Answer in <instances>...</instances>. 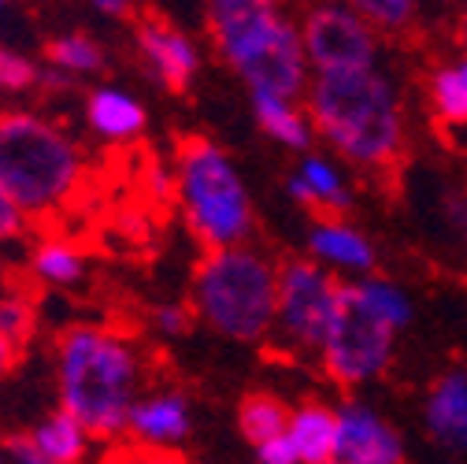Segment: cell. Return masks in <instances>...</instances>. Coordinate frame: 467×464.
<instances>
[{
	"instance_id": "cell-1",
	"label": "cell",
	"mask_w": 467,
	"mask_h": 464,
	"mask_svg": "<svg viewBox=\"0 0 467 464\" xmlns=\"http://www.w3.org/2000/svg\"><path fill=\"white\" fill-rule=\"evenodd\" d=\"M60 413L82 424L89 438L119 442L138 401L141 364L130 342L108 327L78 323L56 342Z\"/></svg>"
},
{
	"instance_id": "cell-2",
	"label": "cell",
	"mask_w": 467,
	"mask_h": 464,
	"mask_svg": "<svg viewBox=\"0 0 467 464\" xmlns=\"http://www.w3.org/2000/svg\"><path fill=\"white\" fill-rule=\"evenodd\" d=\"M308 115L319 134L360 167H386L404 145L400 100L379 68L316 75Z\"/></svg>"
},
{
	"instance_id": "cell-3",
	"label": "cell",
	"mask_w": 467,
	"mask_h": 464,
	"mask_svg": "<svg viewBox=\"0 0 467 464\" xmlns=\"http://www.w3.org/2000/svg\"><path fill=\"white\" fill-rule=\"evenodd\" d=\"M86 183L78 145L34 111H0V190L26 219L67 208Z\"/></svg>"
},
{
	"instance_id": "cell-4",
	"label": "cell",
	"mask_w": 467,
	"mask_h": 464,
	"mask_svg": "<svg viewBox=\"0 0 467 464\" xmlns=\"http://www.w3.org/2000/svg\"><path fill=\"white\" fill-rule=\"evenodd\" d=\"M208 34L223 60L238 71L253 93L294 100L308 82V56L301 26L264 0H215L208 5Z\"/></svg>"
},
{
	"instance_id": "cell-5",
	"label": "cell",
	"mask_w": 467,
	"mask_h": 464,
	"mask_svg": "<svg viewBox=\"0 0 467 464\" xmlns=\"http://www.w3.org/2000/svg\"><path fill=\"white\" fill-rule=\"evenodd\" d=\"M193 312L226 338H264L278 312V268L249 246L208 253L193 279Z\"/></svg>"
},
{
	"instance_id": "cell-6",
	"label": "cell",
	"mask_w": 467,
	"mask_h": 464,
	"mask_svg": "<svg viewBox=\"0 0 467 464\" xmlns=\"http://www.w3.org/2000/svg\"><path fill=\"white\" fill-rule=\"evenodd\" d=\"M174 197L193 235L212 249H238L253 230V201L230 156L208 138H190L179 149Z\"/></svg>"
},
{
	"instance_id": "cell-7",
	"label": "cell",
	"mask_w": 467,
	"mask_h": 464,
	"mask_svg": "<svg viewBox=\"0 0 467 464\" xmlns=\"http://www.w3.org/2000/svg\"><path fill=\"white\" fill-rule=\"evenodd\" d=\"M393 334L357 294V286H341L337 298V312L334 323L327 331L323 342V368L334 383L341 386H360L368 379H375L379 372H386L389 353H393Z\"/></svg>"
},
{
	"instance_id": "cell-8",
	"label": "cell",
	"mask_w": 467,
	"mask_h": 464,
	"mask_svg": "<svg viewBox=\"0 0 467 464\" xmlns=\"http://www.w3.org/2000/svg\"><path fill=\"white\" fill-rule=\"evenodd\" d=\"M341 286L316 260H289L278 268V312L275 327L301 350H323L327 331L337 312Z\"/></svg>"
},
{
	"instance_id": "cell-9",
	"label": "cell",
	"mask_w": 467,
	"mask_h": 464,
	"mask_svg": "<svg viewBox=\"0 0 467 464\" xmlns=\"http://www.w3.org/2000/svg\"><path fill=\"white\" fill-rule=\"evenodd\" d=\"M301 45L316 75L371 71L379 37L353 5H316L301 19Z\"/></svg>"
},
{
	"instance_id": "cell-10",
	"label": "cell",
	"mask_w": 467,
	"mask_h": 464,
	"mask_svg": "<svg viewBox=\"0 0 467 464\" xmlns=\"http://www.w3.org/2000/svg\"><path fill=\"white\" fill-rule=\"evenodd\" d=\"M337 464H404L400 435L364 401L337 409Z\"/></svg>"
},
{
	"instance_id": "cell-11",
	"label": "cell",
	"mask_w": 467,
	"mask_h": 464,
	"mask_svg": "<svg viewBox=\"0 0 467 464\" xmlns=\"http://www.w3.org/2000/svg\"><path fill=\"white\" fill-rule=\"evenodd\" d=\"M138 48L145 56V64L156 71V79L171 90H186L190 79L197 75V48L193 41L174 30L167 19H156L149 16L141 26H138Z\"/></svg>"
},
{
	"instance_id": "cell-12",
	"label": "cell",
	"mask_w": 467,
	"mask_h": 464,
	"mask_svg": "<svg viewBox=\"0 0 467 464\" xmlns=\"http://www.w3.org/2000/svg\"><path fill=\"white\" fill-rule=\"evenodd\" d=\"M127 435L134 446H149V449L179 446L190 435V401L171 390L138 397L127 417Z\"/></svg>"
},
{
	"instance_id": "cell-13",
	"label": "cell",
	"mask_w": 467,
	"mask_h": 464,
	"mask_svg": "<svg viewBox=\"0 0 467 464\" xmlns=\"http://www.w3.org/2000/svg\"><path fill=\"white\" fill-rule=\"evenodd\" d=\"M427 431L438 446L467 453V372H449L427 397Z\"/></svg>"
},
{
	"instance_id": "cell-14",
	"label": "cell",
	"mask_w": 467,
	"mask_h": 464,
	"mask_svg": "<svg viewBox=\"0 0 467 464\" xmlns=\"http://www.w3.org/2000/svg\"><path fill=\"white\" fill-rule=\"evenodd\" d=\"M308 249L319 268H341V271H371L375 249L357 227L341 219H319L308 235Z\"/></svg>"
},
{
	"instance_id": "cell-15",
	"label": "cell",
	"mask_w": 467,
	"mask_h": 464,
	"mask_svg": "<svg viewBox=\"0 0 467 464\" xmlns=\"http://www.w3.org/2000/svg\"><path fill=\"white\" fill-rule=\"evenodd\" d=\"M289 442L301 464H337V413L327 405L308 401L289 417Z\"/></svg>"
},
{
	"instance_id": "cell-16",
	"label": "cell",
	"mask_w": 467,
	"mask_h": 464,
	"mask_svg": "<svg viewBox=\"0 0 467 464\" xmlns=\"http://www.w3.org/2000/svg\"><path fill=\"white\" fill-rule=\"evenodd\" d=\"M289 194H294L301 205L308 208H319V212H345L348 205V190L341 183V175L334 171V163H327L323 156H308L301 167H297V175L285 183Z\"/></svg>"
},
{
	"instance_id": "cell-17",
	"label": "cell",
	"mask_w": 467,
	"mask_h": 464,
	"mask_svg": "<svg viewBox=\"0 0 467 464\" xmlns=\"http://www.w3.org/2000/svg\"><path fill=\"white\" fill-rule=\"evenodd\" d=\"M86 115H89V127L111 142H127V138L141 134V127H145L141 104L134 97H127L123 90H97L89 97Z\"/></svg>"
},
{
	"instance_id": "cell-18",
	"label": "cell",
	"mask_w": 467,
	"mask_h": 464,
	"mask_svg": "<svg viewBox=\"0 0 467 464\" xmlns=\"http://www.w3.org/2000/svg\"><path fill=\"white\" fill-rule=\"evenodd\" d=\"M253 111H256V120L260 127L289 145V149H308L312 145V120L308 115L289 100V97H275V93H253Z\"/></svg>"
},
{
	"instance_id": "cell-19",
	"label": "cell",
	"mask_w": 467,
	"mask_h": 464,
	"mask_svg": "<svg viewBox=\"0 0 467 464\" xmlns=\"http://www.w3.org/2000/svg\"><path fill=\"white\" fill-rule=\"evenodd\" d=\"M34 449L52 460V464H78L86 457V446H89V435L82 431L78 420H71L67 413H52L34 435H30Z\"/></svg>"
},
{
	"instance_id": "cell-20",
	"label": "cell",
	"mask_w": 467,
	"mask_h": 464,
	"mask_svg": "<svg viewBox=\"0 0 467 464\" xmlns=\"http://www.w3.org/2000/svg\"><path fill=\"white\" fill-rule=\"evenodd\" d=\"M289 417H294V413L285 409V401H278L271 394H249L242 401V409H238V424H242L245 438L256 449L267 446L271 438H282L289 431Z\"/></svg>"
},
{
	"instance_id": "cell-21",
	"label": "cell",
	"mask_w": 467,
	"mask_h": 464,
	"mask_svg": "<svg viewBox=\"0 0 467 464\" xmlns=\"http://www.w3.org/2000/svg\"><path fill=\"white\" fill-rule=\"evenodd\" d=\"M427 86H431V104L438 111V120L467 123V60L452 68H438Z\"/></svg>"
},
{
	"instance_id": "cell-22",
	"label": "cell",
	"mask_w": 467,
	"mask_h": 464,
	"mask_svg": "<svg viewBox=\"0 0 467 464\" xmlns=\"http://www.w3.org/2000/svg\"><path fill=\"white\" fill-rule=\"evenodd\" d=\"M357 286V294L360 301L389 327V331H400L412 323V301L404 298V290L386 282V279H364V282H353Z\"/></svg>"
},
{
	"instance_id": "cell-23",
	"label": "cell",
	"mask_w": 467,
	"mask_h": 464,
	"mask_svg": "<svg viewBox=\"0 0 467 464\" xmlns=\"http://www.w3.org/2000/svg\"><path fill=\"white\" fill-rule=\"evenodd\" d=\"M30 268H34V275H37L41 282L67 286V282H75V279L82 275V253H78L71 242H64V238H48V242H41V246L34 249Z\"/></svg>"
},
{
	"instance_id": "cell-24",
	"label": "cell",
	"mask_w": 467,
	"mask_h": 464,
	"mask_svg": "<svg viewBox=\"0 0 467 464\" xmlns=\"http://www.w3.org/2000/svg\"><path fill=\"white\" fill-rule=\"evenodd\" d=\"M37 331V309L26 294H5L0 298V338H5L16 353H23Z\"/></svg>"
},
{
	"instance_id": "cell-25",
	"label": "cell",
	"mask_w": 467,
	"mask_h": 464,
	"mask_svg": "<svg viewBox=\"0 0 467 464\" xmlns=\"http://www.w3.org/2000/svg\"><path fill=\"white\" fill-rule=\"evenodd\" d=\"M45 52H48V60H52L56 68L75 71V75H82V71H97V68L104 64L100 45H97L93 37H86V34H64V37L48 41Z\"/></svg>"
},
{
	"instance_id": "cell-26",
	"label": "cell",
	"mask_w": 467,
	"mask_h": 464,
	"mask_svg": "<svg viewBox=\"0 0 467 464\" xmlns=\"http://www.w3.org/2000/svg\"><path fill=\"white\" fill-rule=\"evenodd\" d=\"M353 8L364 16L371 30H382V34H400L420 16V5H412V0H360Z\"/></svg>"
},
{
	"instance_id": "cell-27",
	"label": "cell",
	"mask_w": 467,
	"mask_h": 464,
	"mask_svg": "<svg viewBox=\"0 0 467 464\" xmlns=\"http://www.w3.org/2000/svg\"><path fill=\"white\" fill-rule=\"evenodd\" d=\"M37 82V68L26 60L23 52L0 45V90L5 93H23Z\"/></svg>"
},
{
	"instance_id": "cell-28",
	"label": "cell",
	"mask_w": 467,
	"mask_h": 464,
	"mask_svg": "<svg viewBox=\"0 0 467 464\" xmlns=\"http://www.w3.org/2000/svg\"><path fill=\"white\" fill-rule=\"evenodd\" d=\"M104 464H190V460L179 457L174 449H149V446H134V442H115L104 453Z\"/></svg>"
},
{
	"instance_id": "cell-29",
	"label": "cell",
	"mask_w": 467,
	"mask_h": 464,
	"mask_svg": "<svg viewBox=\"0 0 467 464\" xmlns=\"http://www.w3.org/2000/svg\"><path fill=\"white\" fill-rule=\"evenodd\" d=\"M23 230H26V216L16 208V201L0 190V249L12 246L23 238Z\"/></svg>"
},
{
	"instance_id": "cell-30",
	"label": "cell",
	"mask_w": 467,
	"mask_h": 464,
	"mask_svg": "<svg viewBox=\"0 0 467 464\" xmlns=\"http://www.w3.org/2000/svg\"><path fill=\"white\" fill-rule=\"evenodd\" d=\"M256 453H260V460H264V464H301V460H297L294 442H289V431H285L282 438H271V442H267V446H260Z\"/></svg>"
},
{
	"instance_id": "cell-31",
	"label": "cell",
	"mask_w": 467,
	"mask_h": 464,
	"mask_svg": "<svg viewBox=\"0 0 467 464\" xmlns=\"http://www.w3.org/2000/svg\"><path fill=\"white\" fill-rule=\"evenodd\" d=\"M5 453H8V460H12V464H52V460H45V457L34 449V442H30V438H23V435L5 438Z\"/></svg>"
},
{
	"instance_id": "cell-32",
	"label": "cell",
	"mask_w": 467,
	"mask_h": 464,
	"mask_svg": "<svg viewBox=\"0 0 467 464\" xmlns=\"http://www.w3.org/2000/svg\"><path fill=\"white\" fill-rule=\"evenodd\" d=\"M156 327L163 334H182L190 327V312L179 305H163V309H156Z\"/></svg>"
},
{
	"instance_id": "cell-33",
	"label": "cell",
	"mask_w": 467,
	"mask_h": 464,
	"mask_svg": "<svg viewBox=\"0 0 467 464\" xmlns=\"http://www.w3.org/2000/svg\"><path fill=\"white\" fill-rule=\"evenodd\" d=\"M445 216H449V223L460 230V235H467V194H452L445 201Z\"/></svg>"
},
{
	"instance_id": "cell-34",
	"label": "cell",
	"mask_w": 467,
	"mask_h": 464,
	"mask_svg": "<svg viewBox=\"0 0 467 464\" xmlns=\"http://www.w3.org/2000/svg\"><path fill=\"white\" fill-rule=\"evenodd\" d=\"M16 361H19V353L12 350V345H8L5 338H0V383H5V379H8V372L16 368Z\"/></svg>"
},
{
	"instance_id": "cell-35",
	"label": "cell",
	"mask_w": 467,
	"mask_h": 464,
	"mask_svg": "<svg viewBox=\"0 0 467 464\" xmlns=\"http://www.w3.org/2000/svg\"><path fill=\"white\" fill-rule=\"evenodd\" d=\"M97 12H104V16H123V12H130V8H127V5H119V0H100Z\"/></svg>"
},
{
	"instance_id": "cell-36",
	"label": "cell",
	"mask_w": 467,
	"mask_h": 464,
	"mask_svg": "<svg viewBox=\"0 0 467 464\" xmlns=\"http://www.w3.org/2000/svg\"><path fill=\"white\" fill-rule=\"evenodd\" d=\"M460 41H463V48H467V12H463V19H460Z\"/></svg>"
},
{
	"instance_id": "cell-37",
	"label": "cell",
	"mask_w": 467,
	"mask_h": 464,
	"mask_svg": "<svg viewBox=\"0 0 467 464\" xmlns=\"http://www.w3.org/2000/svg\"><path fill=\"white\" fill-rule=\"evenodd\" d=\"M0 464H12V460H8V453H5V449H0Z\"/></svg>"
}]
</instances>
